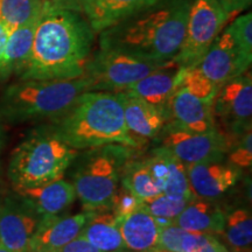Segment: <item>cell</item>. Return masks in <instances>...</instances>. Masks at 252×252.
I'll return each instance as SVG.
<instances>
[{"label": "cell", "instance_id": "obj_35", "mask_svg": "<svg viewBox=\"0 0 252 252\" xmlns=\"http://www.w3.org/2000/svg\"><path fill=\"white\" fill-rule=\"evenodd\" d=\"M60 252H103L99 249L94 247L90 242H88L86 238L78 235L76 238L69 242L64 247L59 250Z\"/></svg>", "mask_w": 252, "mask_h": 252}, {"label": "cell", "instance_id": "obj_24", "mask_svg": "<svg viewBox=\"0 0 252 252\" xmlns=\"http://www.w3.org/2000/svg\"><path fill=\"white\" fill-rule=\"evenodd\" d=\"M50 0H0V23L8 28H15L39 19Z\"/></svg>", "mask_w": 252, "mask_h": 252}, {"label": "cell", "instance_id": "obj_41", "mask_svg": "<svg viewBox=\"0 0 252 252\" xmlns=\"http://www.w3.org/2000/svg\"><path fill=\"white\" fill-rule=\"evenodd\" d=\"M115 252H123V250L122 251H115Z\"/></svg>", "mask_w": 252, "mask_h": 252}, {"label": "cell", "instance_id": "obj_32", "mask_svg": "<svg viewBox=\"0 0 252 252\" xmlns=\"http://www.w3.org/2000/svg\"><path fill=\"white\" fill-rule=\"evenodd\" d=\"M229 159L239 168H247L252 163V134L251 130L241 134L229 145Z\"/></svg>", "mask_w": 252, "mask_h": 252}, {"label": "cell", "instance_id": "obj_28", "mask_svg": "<svg viewBox=\"0 0 252 252\" xmlns=\"http://www.w3.org/2000/svg\"><path fill=\"white\" fill-rule=\"evenodd\" d=\"M188 201V198L185 197H174L160 193L147 200L140 201V206L158 220L160 226H163L172 224L173 220L184 210Z\"/></svg>", "mask_w": 252, "mask_h": 252}, {"label": "cell", "instance_id": "obj_4", "mask_svg": "<svg viewBox=\"0 0 252 252\" xmlns=\"http://www.w3.org/2000/svg\"><path fill=\"white\" fill-rule=\"evenodd\" d=\"M88 91L83 76L74 80H19L0 97V117L11 124L53 122Z\"/></svg>", "mask_w": 252, "mask_h": 252}, {"label": "cell", "instance_id": "obj_42", "mask_svg": "<svg viewBox=\"0 0 252 252\" xmlns=\"http://www.w3.org/2000/svg\"><path fill=\"white\" fill-rule=\"evenodd\" d=\"M247 252H251V250L250 251H247Z\"/></svg>", "mask_w": 252, "mask_h": 252}, {"label": "cell", "instance_id": "obj_40", "mask_svg": "<svg viewBox=\"0 0 252 252\" xmlns=\"http://www.w3.org/2000/svg\"><path fill=\"white\" fill-rule=\"evenodd\" d=\"M152 252H163V251H160V250H156V251H152Z\"/></svg>", "mask_w": 252, "mask_h": 252}, {"label": "cell", "instance_id": "obj_25", "mask_svg": "<svg viewBox=\"0 0 252 252\" xmlns=\"http://www.w3.org/2000/svg\"><path fill=\"white\" fill-rule=\"evenodd\" d=\"M231 249L238 252L251 250L252 216L250 210L237 208L225 213V225L223 234Z\"/></svg>", "mask_w": 252, "mask_h": 252}, {"label": "cell", "instance_id": "obj_1", "mask_svg": "<svg viewBox=\"0 0 252 252\" xmlns=\"http://www.w3.org/2000/svg\"><path fill=\"white\" fill-rule=\"evenodd\" d=\"M94 32L81 11L50 0L37 23L28 62L18 78L74 80L82 77L90 59Z\"/></svg>", "mask_w": 252, "mask_h": 252}, {"label": "cell", "instance_id": "obj_30", "mask_svg": "<svg viewBox=\"0 0 252 252\" xmlns=\"http://www.w3.org/2000/svg\"><path fill=\"white\" fill-rule=\"evenodd\" d=\"M182 87L200 98L214 99L217 93V87L201 72L197 67L186 69Z\"/></svg>", "mask_w": 252, "mask_h": 252}, {"label": "cell", "instance_id": "obj_3", "mask_svg": "<svg viewBox=\"0 0 252 252\" xmlns=\"http://www.w3.org/2000/svg\"><path fill=\"white\" fill-rule=\"evenodd\" d=\"M46 127L76 151L106 145L135 147L138 144L126 126L119 93L86 91L62 117Z\"/></svg>", "mask_w": 252, "mask_h": 252}, {"label": "cell", "instance_id": "obj_38", "mask_svg": "<svg viewBox=\"0 0 252 252\" xmlns=\"http://www.w3.org/2000/svg\"><path fill=\"white\" fill-rule=\"evenodd\" d=\"M4 143H5V132H4V128H2L1 124H0V149L2 147Z\"/></svg>", "mask_w": 252, "mask_h": 252}, {"label": "cell", "instance_id": "obj_15", "mask_svg": "<svg viewBox=\"0 0 252 252\" xmlns=\"http://www.w3.org/2000/svg\"><path fill=\"white\" fill-rule=\"evenodd\" d=\"M93 212L70 216L42 217L32 237L27 252H55L80 235Z\"/></svg>", "mask_w": 252, "mask_h": 252}, {"label": "cell", "instance_id": "obj_33", "mask_svg": "<svg viewBox=\"0 0 252 252\" xmlns=\"http://www.w3.org/2000/svg\"><path fill=\"white\" fill-rule=\"evenodd\" d=\"M140 207V200L137 196H134L128 189L125 187H118L117 191H116L115 196H113L111 201V206H110V210L115 214L116 217L126 216L135 209Z\"/></svg>", "mask_w": 252, "mask_h": 252}, {"label": "cell", "instance_id": "obj_9", "mask_svg": "<svg viewBox=\"0 0 252 252\" xmlns=\"http://www.w3.org/2000/svg\"><path fill=\"white\" fill-rule=\"evenodd\" d=\"M213 115L220 122L225 132H220L228 140L251 130L252 78L250 72L239 75L219 88L213 100Z\"/></svg>", "mask_w": 252, "mask_h": 252}, {"label": "cell", "instance_id": "obj_16", "mask_svg": "<svg viewBox=\"0 0 252 252\" xmlns=\"http://www.w3.org/2000/svg\"><path fill=\"white\" fill-rule=\"evenodd\" d=\"M185 72V68L179 67L173 61L166 67L151 72L125 91L152 104L167 118V105L173 94L181 87Z\"/></svg>", "mask_w": 252, "mask_h": 252}, {"label": "cell", "instance_id": "obj_7", "mask_svg": "<svg viewBox=\"0 0 252 252\" xmlns=\"http://www.w3.org/2000/svg\"><path fill=\"white\" fill-rule=\"evenodd\" d=\"M172 62L150 61L117 49L99 47L88 61L83 77L88 82V91L121 93Z\"/></svg>", "mask_w": 252, "mask_h": 252}, {"label": "cell", "instance_id": "obj_5", "mask_svg": "<svg viewBox=\"0 0 252 252\" xmlns=\"http://www.w3.org/2000/svg\"><path fill=\"white\" fill-rule=\"evenodd\" d=\"M78 151L63 143L45 126L20 141L9 158L7 176L18 189L35 188L63 178Z\"/></svg>", "mask_w": 252, "mask_h": 252}, {"label": "cell", "instance_id": "obj_8", "mask_svg": "<svg viewBox=\"0 0 252 252\" xmlns=\"http://www.w3.org/2000/svg\"><path fill=\"white\" fill-rule=\"evenodd\" d=\"M229 21L217 0H191L184 41L173 61L185 69L197 67Z\"/></svg>", "mask_w": 252, "mask_h": 252}, {"label": "cell", "instance_id": "obj_39", "mask_svg": "<svg viewBox=\"0 0 252 252\" xmlns=\"http://www.w3.org/2000/svg\"><path fill=\"white\" fill-rule=\"evenodd\" d=\"M0 252H11V251H9L7 248L4 247V245L0 243Z\"/></svg>", "mask_w": 252, "mask_h": 252}, {"label": "cell", "instance_id": "obj_17", "mask_svg": "<svg viewBox=\"0 0 252 252\" xmlns=\"http://www.w3.org/2000/svg\"><path fill=\"white\" fill-rule=\"evenodd\" d=\"M160 0H80L83 13L96 34L151 7Z\"/></svg>", "mask_w": 252, "mask_h": 252}, {"label": "cell", "instance_id": "obj_23", "mask_svg": "<svg viewBox=\"0 0 252 252\" xmlns=\"http://www.w3.org/2000/svg\"><path fill=\"white\" fill-rule=\"evenodd\" d=\"M40 18L21 25L9 33L5 50V80L11 75L19 76L26 67Z\"/></svg>", "mask_w": 252, "mask_h": 252}, {"label": "cell", "instance_id": "obj_29", "mask_svg": "<svg viewBox=\"0 0 252 252\" xmlns=\"http://www.w3.org/2000/svg\"><path fill=\"white\" fill-rule=\"evenodd\" d=\"M168 151V150H167ZM162 193L174 197H185L190 200L195 195L191 191L188 180L187 165L168 151V176L163 186Z\"/></svg>", "mask_w": 252, "mask_h": 252}, {"label": "cell", "instance_id": "obj_6", "mask_svg": "<svg viewBox=\"0 0 252 252\" xmlns=\"http://www.w3.org/2000/svg\"><path fill=\"white\" fill-rule=\"evenodd\" d=\"M132 149L124 145H106L86 150L81 157L77 154L71 184L84 210H110L123 168L131 159Z\"/></svg>", "mask_w": 252, "mask_h": 252}, {"label": "cell", "instance_id": "obj_19", "mask_svg": "<svg viewBox=\"0 0 252 252\" xmlns=\"http://www.w3.org/2000/svg\"><path fill=\"white\" fill-rule=\"evenodd\" d=\"M14 191L24 197L41 217L60 215L77 198L71 182L62 179L40 187Z\"/></svg>", "mask_w": 252, "mask_h": 252}, {"label": "cell", "instance_id": "obj_31", "mask_svg": "<svg viewBox=\"0 0 252 252\" xmlns=\"http://www.w3.org/2000/svg\"><path fill=\"white\" fill-rule=\"evenodd\" d=\"M229 30L242 52L248 58L252 59V14L251 12L237 15L231 24Z\"/></svg>", "mask_w": 252, "mask_h": 252}, {"label": "cell", "instance_id": "obj_36", "mask_svg": "<svg viewBox=\"0 0 252 252\" xmlns=\"http://www.w3.org/2000/svg\"><path fill=\"white\" fill-rule=\"evenodd\" d=\"M8 35V28L0 23V80H5V50Z\"/></svg>", "mask_w": 252, "mask_h": 252}, {"label": "cell", "instance_id": "obj_43", "mask_svg": "<svg viewBox=\"0 0 252 252\" xmlns=\"http://www.w3.org/2000/svg\"><path fill=\"white\" fill-rule=\"evenodd\" d=\"M55 252H60V251H55Z\"/></svg>", "mask_w": 252, "mask_h": 252}, {"label": "cell", "instance_id": "obj_13", "mask_svg": "<svg viewBox=\"0 0 252 252\" xmlns=\"http://www.w3.org/2000/svg\"><path fill=\"white\" fill-rule=\"evenodd\" d=\"M213 100L200 98L181 86L167 105L168 127L193 133L215 130L217 127L213 115Z\"/></svg>", "mask_w": 252, "mask_h": 252}, {"label": "cell", "instance_id": "obj_27", "mask_svg": "<svg viewBox=\"0 0 252 252\" xmlns=\"http://www.w3.org/2000/svg\"><path fill=\"white\" fill-rule=\"evenodd\" d=\"M207 235L191 232L174 224L160 226L156 250L163 252H195Z\"/></svg>", "mask_w": 252, "mask_h": 252}, {"label": "cell", "instance_id": "obj_14", "mask_svg": "<svg viewBox=\"0 0 252 252\" xmlns=\"http://www.w3.org/2000/svg\"><path fill=\"white\" fill-rule=\"evenodd\" d=\"M188 180L195 196L216 200L237 184L242 171L223 160L187 165Z\"/></svg>", "mask_w": 252, "mask_h": 252}, {"label": "cell", "instance_id": "obj_37", "mask_svg": "<svg viewBox=\"0 0 252 252\" xmlns=\"http://www.w3.org/2000/svg\"><path fill=\"white\" fill-rule=\"evenodd\" d=\"M216 252H238V251L234 250V249H231V250H230V249L226 248L225 245H223L222 243H220V244L219 245V248H217Z\"/></svg>", "mask_w": 252, "mask_h": 252}, {"label": "cell", "instance_id": "obj_12", "mask_svg": "<svg viewBox=\"0 0 252 252\" xmlns=\"http://www.w3.org/2000/svg\"><path fill=\"white\" fill-rule=\"evenodd\" d=\"M251 58L242 52L226 26L216 37L197 68L219 89L226 82L248 71Z\"/></svg>", "mask_w": 252, "mask_h": 252}, {"label": "cell", "instance_id": "obj_18", "mask_svg": "<svg viewBox=\"0 0 252 252\" xmlns=\"http://www.w3.org/2000/svg\"><path fill=\"white\" fill-rule=\"evenodd\" d=\"M172 224L191 232L222 235L225 225V213L215 200L194 196Z\"/></svg>", "mask_w": 252, "mask_h": 252}, {"label": "cell", "instance_id": "obj_22", "mask_svg": "<svg viewBox=\"0 0 252 252\" xmlns=\"http://www.w3.org/2000/svg\"><path fill=\"white\" fill-rule=\"evenodd\" d=\"M80 236L103 252L122 251L125 249L118 219L111 210L91 213Z\"/></svg>", "mask_w": 252, "mask_h": 252}, {"label": "cell", "instance_id": "obj_2", "mask_svg": "<svg viewBox=\"0 0 252 252\" xmlns=\"http://www.w3.org/2000/svg\"><path fill=\"white\" fill-rule=\"evenodd\" d=\"M191 0H160L99 33V47L156 62H171L185 37Z\"/></svg>", "mask_w": 252, "mask_h": 252}, {"label": "cell", "instance_id": "obj_10", "mask_svg": "<svg viewBox=\"0 0 252 252\" xmlns=\"http://www.w3.org/2000/svg\"><path fill=\"white\" fill-rule=\"evenodd\" d=\"M41 219L18 193L0 197V243L11 252H27Z\"/></svg>", "mask_w": 252, "mask_h": 252}, {"label": "cell", "instance_id": "obj_26", "mask_svg": "<svg viewBox=\"0 0 252 252\" xmlns=\"http://www.w3.org/2000/svg\"><path fill=\"white\" fill-rule=\"evenodd\" d=\"M121 182L123 187L128 189L140 201L147 200L161 193L145 161L128 160L122 171Z\"/></svg>", "mask_w": 252, "mask_h": 252}, {"label": "cell", "instance_id": "obj_20", "mask_svg": "<svg viewBox=\"0 0 252 252\" xmlns=\"http://www.w3.org/2000/svg\"><path fill=\"white\" fill-rule=\"evenodd\" d=\"M118 226L126 249L133 252L156 250L160 225L144 207L140 206L128 215L119 217Z\"/></svg>", "mask_w": 252, "mask_h": 252}, {"label": "cell", "instance_id": "obj_34", "mask_svg": "<svg viewBox=\"0 0 252 252\" xmlns=\"http://www.w3.org/2000/svg\"><path fill=\"white\" fill-rule=\"evenodd\" d=\"M225 13L229 15L230 20L250 7L252 0H217Z\"/></svg>", "mask_w": 252, "mask_h": 252}, {"label": "cell", "instance_id": "obj_11", "mask_svg": "<svg viewBox=\"0 0 252 252\" xmlns=\"http://www.w3.org/2000/svg\"><path fill=\"white\" fill-rule=\"evenodd\" d=\"M162 147L186 165L223 160L229 151L228 140L219 128L193 133L168 127L162 140Z\"/></svg>", "mask_w": 252, "mask_h": 252}, {"label": "cell", "instance_id": "obj_21", "mask_svg": "<svg viewBox=\"0 0 252 252\" xmlns=\"http://www.w3.org/2000/svg\"><path fill=\"white\" fill-rule=\"evenodd\" d=\"M124 119L131 133L143 138H156L167 125L162 111L139 97L121 91Z\"/></svg>", "mask_w": 252, "mask_h": 252}]
</instances>
